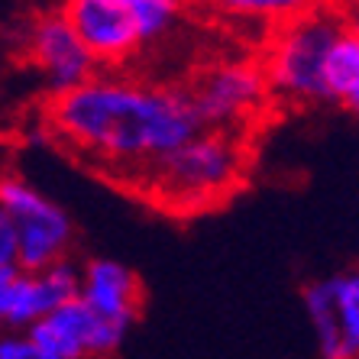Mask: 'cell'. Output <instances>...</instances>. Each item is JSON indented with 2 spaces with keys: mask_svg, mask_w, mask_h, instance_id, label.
<instances>
[{
  "mask_svg": "<svg viewBox=\"0 0 359 359\" xmlns=\"http://www.w3.org/2000/svg\"><path fill=\"white\" fill-rule=\"evenodd\" d=\"M252 168L250 133L198 126L156 159L126 175L120 188L172 217H198L243 191Z\"/></svg>",
  "mask_w": 359,
  "mask_h": 359,
  "instance_id": "cell-2",
  "label": "cell"
},
{
  "mask_svg": "<svg viewBox=\"0 0 359 359\" xmlns=\"http://www.w3.org/2000/svg\"><path fill=\"white\" fill-rule=\"evenodd\" d=\"M320 88L324 104H337L350 114L359 107V33L353 23L330 42L320 68Z\"/></svg>",
  "mask_w": 359,
  "mask_h": 359,
  "instance_id": "cell-11",
  "label": "cell"
},
{
  "mask_svg": "<svg viewBox=\"0 0 359 359\" xmlns=\"http://www.w3.org/2000/svg\"><path fill=\"white\" fill-rule=\"evenodd\" d=\"M350 13L340 4H318L298 17L272 26L262 46V75H266L272 104L285 107H314L324 104L320 68L330 42L350 26Z\"/></svg>",
  "mask_w": 359,
  "mask_h": 359,
  "instance_id": "cell-3",
  "label": "cell"
},
{
  "mask_svg": "<svg viewBox=\"0 0 359 359\" xmlns=\"http://www.w3.org/2000/svg\"><path fill=\"white\" fill-rule=\"evenodd\" d=\"M184 94L191 100L201 126L236 130V133H250L252 126H259L272 107V94L259 59H246V55L208 62L188 81Z\"/></svg>",
  "mask_w": 359,
  "mask_h": 359,
  "instance_id": "cell-4",
  "label": "cell"
},
{
  "mask_svg": "<svg viewBox=\"0 0 359 359\" xmlns=\"http://www.w3.org/2000/svg\"><path fill=\"white\" fill-rule=\"evenodd\" d=\"M26 337L36 359H97L120 353L130 330L100 318L84 304L81 294H72L26 327Z\"/></svg>",
  "mask_w": 359,
  "mask_h": 359,
  "instance_id": "cell-6",
  "label": "cell"
},
{
  "mask_svg": "<svg viewBox=\"0 0 359 359\" xmlns=\"http://www.w3.org/2000/svg\"><path fill=\"white\" fill-rule=\"evenodd\" d=\"M78 294L91 311H97L100 318H107L110 324H120L126 330H133L142 311V282L130 266L107 256L81 262V282H78Z\"/></svg>",
  "mask_w": 359,
  "mask_h": 359,
  "instance_id": "cell-10",
  "label": "cell"
},
{
  "mask_svg": "<svg viewBox=\"0 0 359 359\" xmlns=\"http://www.w3.org/2000/svg\"><path fill=\"white\" fill-rule=\"evenodd\" d=\"M17 262V240H13V230H10V220L0 214V276L13 272Z\"/></svg>",
  "mask_w": 359,
  "mask_h": 359,
  "instance_id": "cell-15",
  "label": "cell"
},
{
  "mask_svg": "<svg viewBox=\"0 0 359 359\" xmlns=\"http://www.w3.org/2000/svg\"><path fill=\"white\" fill-rule=\"evenodd\" d=\"M17 49L49 94L75 88L97 72L94 55L84 49L62 10H36L33 17H26L17 29Z\"/></svg>",
  "mask_w": 359,
  "mask_h": 359,
  "instance_id": "cell-7",
  "label": "cell"
},
{
  "mask_svg": "<svg viewBox=\"0 0 359 359\" xmlns=\"http://www.w3.org/2000/svg\"><path fill=\"white\" fill-rule=\"evenodd\" d=\"M304 314L324 359L359 356V276L353 269L314 278L301 292Z\"/></svg>",
  "mask_w": 359,
  "mask_h": 359,
  "instance_id": "cell-8",
  "label": "cell"
},
{
  "mask_svg": "<svg viewBox=\"0 0 359 359\" xmlns=\"http://www.w3.org/2000/svg\"><path fill=\"white\" fill-rule=\"evenodd\" d=\"M42 120L62 149L117 184L201 126L184 88L123 68H97L75 88L49 94Z\"/></svg>",
  "mask_w": 359,
  "mask_h": 359,
  "instance_id": "cell-1",
  "label": "cell"
},
{
  "mask_svg": "<svg viewBox=\"0 0 359 359\" xmlns=\"http://www.w3.org/2000/svg\"><path fill=\"white\" fill-rule=\"evenodd\" d=\"M201 4H204L214 17L226 20V23L252 26V29L269 33L272 26L298 17V13L318 7L324 0H201Z\"/></svg>",
  "mask_w": 359,
  "mask_h": 359,
  "instance_id": "cell-12",
  "label": "cell"
},
{
  "mask_svg": "<svg viewBox=\"0 0 359 359\" xmlns=\"http://www.w3.org/2000/svg\"><path fill=\"white\" fill-rule=\"evenodd\" d=\"M7 276H10V272H7ZM7 276H0V292H4V278H7ZM0 327H4V320H0Z\"/></svg>",
  "mask_w": 359,
  "mask_h": 359,
  "instance_id": "cell-16",
  "label": "cell"
},
{
  "mask_svg": "<svg viewBox=\"0 0 359 359\" xmlns=\"http://www.w3.org/2000/svg\"><path fill=\"white\" fill-rule=\"evenodd\" d=\"M0 214L10 220L20 269H42L75 252V220L29 178L0 172Z\"/></svg>",
  "mask_w": 359,
  "mask_h": 359,
  "instance_id": "cell-5",
  "label": "cell"
},
{
  "mask_svg": "<svg viewBox=\"0 0 359 359\" xmlns=\"http://www.w3.org/2000/svg\"><path fill=\"white\" fill-rule=\"evenodd\" d=\"M0 359H36V350L26 330L17 327H0Z\"/></svg>",
  "mask_w": 359,
  "mask_h": 359,
  "instance_id": "cell-14",
  "label": "cell"
},
{
  "mask_svg": "<svg viewBox=\"0 0 359 359\" xmlns=\"http://www.w3.org/2000/svg\"><path fill=\"white\" fill-rule=\"evenodd\" d=\"M120 4L133 20L142 52H149L156 46H162L182 26L191 0H120Z\"/></svg>",
  "mask_w": 359,
  "mask_h": 359,
  "instance_id": "cell-13",
  "label": "cell"
},
{
  "mask_svg": "<svg viewBox=\"0 0 359 359\" xmlns=\"http://www.w3.org/2000/svg\"><path fill=\"white\" fill-rule=\"evenodd\" d=\"M62 13L97 68H126L142 55L133 20L120 0H62Z\"/></svg>",
  "mask_w": 359,
  "mask_h": 359,
  "instance_id": "cell-9",
  "label": "cell"
}]
</instances>
